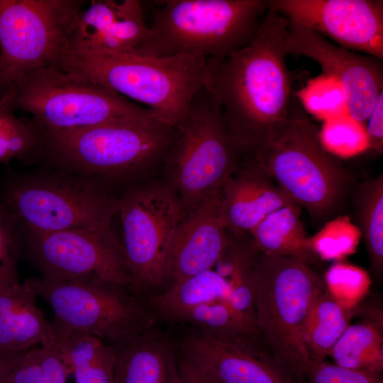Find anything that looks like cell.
I'll list each match as a JSON object with an SVG mask.
<instances>
[{
    "instance_id": "11",
    "label": "cell",
    "mask_w": 383,
    "mask_h": 383,
    "mask_svg": "<svg viewBox=\"0 0 383 383\" xmlns=\"http://www.w3.org/2000/svg\"><path fill=\"white\" fill-rule=\"evenodd\" d=\"M118 213L130 289L140 296L165 284L169 251L183 218L181 204L167 182L154 183L127 192L119 199Z\"/></svg>"
},
{
    "instance_id": "36",
    "label": "cell",
    "mask_w": 383,
    "mask_h": 383,
    "mask_svg": "<svg viewBox=\"0 0 383 383\" xmlns=\"http://www.w3.org/2000/svg\"><path fill=\"white\" fill-rule=\"evenodd\" d=\"M20 250L13 219L0 210V290L19 283L17 264Z\"/></svg>"
},
{
    "instance_id": "31",
    "label": "cell",
    "mask_w": 383,
    "mask_h": 383,
    "mask_svg": "<svg viewBox=\"0 0 383 383\" xmlns=\"http://www.w3.org/2000/svg\"><path fill=\"white\" fill-rule=\"evenodd\" d=\"M0 162H7L34 151L39 135L30 123L13 114L9 92L0 90Z\"/></svg>"
},
{
    "instance_id": "29",
    "label": "cell",
    "mask_w": 383,
    "mask_h": 383,
    "mask_svg": "<svg viewBox=\"0 0 383 383\" xmlns=\"http://www.w3.org/2000/svg\"><path fill=\"white\" fill-rule=\"evenodd\" d=\"M70 374L55 341L27 350L0 383H67Z\"/></svg>"
},
{
    "instance_id": "7",
    "label": "cell",
    "mask_w": 383,
    "mask_h": 383,
    "mask_svg": "<svg viewBox=\"0 0 383 383\" xmlns=\"http://www.w3.org/2000/svg\"><path fill=\"white\" fill-rule=\"evenodd\" d=\"M163 161L167 183L185 216L219 194L242 154L225 124L219 102L206 87L194 96Z\"/></svg>"
},
{
    "instance_id": "10",
    "label": "cell",
    "mask_w": 383,
    "mask_h": 383,
    "mask_svg": "<svg viewBox=\"0 0 383 383\" xmlns=\"http://www.w3.org/2000/svg\"><path fill=\"white\" fill-rule=\"evenodd\" d=\"M28 286L51 306L53 323L95 335L111 344L153 327V316L128 287L101 280L28 279Z\"/></svg>"
},
{
    "instance_id": "38",
    "label": "cell",
    "mask_w": 383,
    "mask_h": 383,
    "mask_svg": "<svg viewBox=\"0 0 383 383\" xmlns=\"http://www.w3.org/2000/svg\"><path fill=\"white\" fill-rule=\"evenodd\" d=\"M179 383H223L199 360L181 352Z\"/></svg>"
},
{
    "instance_id": "5",
    "label": "cell",
    "mask_w": 383,
    "mask_h": 383,
    "mask_svg": "<svg viewBox=\"0 0 383 383\" xmlns=\"http://www.w3.org/2000/svg\"><path fill=\"white\" fill-rule=\"evenodd\" d=\"M243 158L261 168L315 220L331 216L348 188L347 170L323 147L319 128L294 91L288 123L280 138Z\"/></svg>"
},
{
    "instance_id": "15",
    "label": "cell",
    "mask_w": 383,
    "mask_h": 383,
    "mask_svg": "<svg viewBox=\"0 0 383 383\" xmlns=\"http://www.w3.org/2000/svg\"><path fill=\"white\" fill-rule=\"evenodd\" d=\"M268 6L339 46L383 60L382 0H268Z\"/></svg>"
},
{
    "instance_id": "12",
    "label": "cell",
    "mask_w": 383,
    "mask_h": 383,
    "mask_svg": "<svg viewBox=\"0 0 383 383\" xmlns=\"http://www.w3.org/2000/svg\"><path fill=\"white\" fill-rule=\"evenodd\" d=\"M119 199L107 194L93 179L50 177L13 186L6 203L30 231L110 229Z\"/></svg>"
},
{
    "instance_id": "19",
    "label": "cell",
    "mask_w": 383,
    "mask_h": 383,
    "mask_svg": "<svg viewBox=\"0 0 383 383\" xmlns=\"http://www.w3.org/2000/svg\"><path fill=\"white\" fill-rule=\"evenodd\" d=\"M220 194L226 228L234 236L250 234L267 215L294 201L266 172L245 158Z\"/></svg>"
},
{
    "instance_id": "27",
    "label": "cell",
    "mask_w": 383,
    "mask_h": 383,
    "mask_svg": "<svg viewBox=\"0 0 383 383\" xmlns=\"http://www.w3.org/2000/svg\"><path fill=\"white\" fill-rule=\"evenodd\" d=\"M354 205L361 238L374 271L383 267V174L368 179L355 190Z\"/></svg>"
},
{
    "instance_id": "35",
    "label": "cell",
    "mask_w": 383,
    "mask_h": 383,
    "mask_svg": "<svg viewBox=\"0 0 383 383\" xmlns=\"http://www.w3.org/2000/svg\"><path fill=\"white\" fill-rule=\"evenodd\" d=\"M116 354L106 343L87 351L71 365L75 383H113Z\"/></svg>"
},
{
    "instance_id": "18",
    "label": "cell",
    "mask_w": 383,
    "mask_h": 383,
    "mask_svg": "<svg viewBox=\"0 0 383 383\" xmlns=\"http://www.w3.org/2000/svg\"><path fill=\"white\" fill-rule=\"evenodd\" d=\"M228 239L219 192L190 211L180 221L167 257L165 283H168L169 287L212 270Z\"/></svg>"
},
{
    "instance_id": "37",
    "label": "cell",
    "mask_w": 383,
    "mask_h": 383,
    "mask_svg": "<svg viewBox=\"0 0 383 383\" xmlns=\"http://www.w3.org/2000/svg\"><path fill=\"white\" fill-rule=\"evenodd\" d=\"M306 379L308 383H383L380 372L345 368L325 361L311 365Z\"/></svg>"
},
{
    "instance_id": "8",
    "label": "cell",
    "mask_w": 383,
    "mask_h": 383,
    "mask_svg": "<svg viewBox=\"0 0 383 383\" xmlns=\"http://www.w3.org/2000/svg\"><path fill=\"white\" fill-rule=\"evenodd\" d=\"M177 132L176 125L157 118L116 121L39 135L35 150L72 171L118 177L163 160Z\"/></svg>"
},
{
    "instance_id": "22",
    "label": "cell",
    "mask_w": 383,
    "mask_h": 383,
    "mask_svg": "<svg viewBox=\"0 0 383 383\" xmlns=\"http://www.w3.org/2000/svg\"><path fill=\"white\" fill-rule=\"evenodd\" d=\"M228 235V242L214 271L227 282L233 308L256 331L255 298L260 252L250 234Z\"/></svg>"
},
{
    "instance_id": "32",
    "label": "cell",
    "mask_w": 383,
    "mask_h": 383,
    "mask_svg": "<svg viewBox=\"0 0 383 383\" xmlns=\"http://www.w3.org/2000/svg\"><path fill=\"white\" fill-rule=\"evenodd\" d=\"M320 141L326 151L338 158H349L368 150L364 123L348 115L323 121L319 129Z\"/></svg>"
},
{
    "instance_id": "39",
    "label": "cell",
    "mask_w": 383,
    "mask_h": 383,
    "mask_svg": "<svg viewBox=\"0 0 383 383\" xmlns=\"http://www.w3.org/2000/svg\"><path fill=\"white\" fill-rule=\"evenodd\" d=\"M365 127L368 140V150L376 155H382L383 150V91L377 100L367 118Z\"/></svg>"
},
{
    "instance_id": "3",
    "label": "cell",
    "mask_w": 383,
    "mask_h": 383,
    "mask_svg": "<svg viewBox=\"0 0 383 383\" xmlns=\"http://www.w3.org/2000/svg\"><path fill=\"white\" fill-rule=\"evenodd\" d=\"M268 9V0L163 1L153 10L150 35L132 52L223 59L253 40Z\"/></svg>"
},
{
    "instance_id": "17",
    "label": "cell",
    "mask_w": 383,
    "mask_h": 383,
    "mask_svg": "<svg viewBox=\"0 0 383 383\" xmlns=\"http://www.w3.org/2000/svg\"><path fill=\"white\" fill-rule=\"evenodd\" d=\"M258 342L213 338L195 329L182 337L178 347L223 383H296Z\"/></svg>"
},
{
    "instance_id": "30",
    "label": "cell",
    "mask_w": 383,
    "mask_h": 383,
    "mask_svg": "<svg viewBox=\"0 0 383 383\" xmlns=\"http://www.w3.org/2000/svg\"><path fill=\"white\" fill-rule=\"evenodd\" d=\"M361 233L348 216H338L327 221L314 235L308 236L310 252L323 260H340L355 253Z\"/></svg>"
},
{
    "instance_id": "16",
    "label": "cell",
    "mask_w": 383,
    "mask_h": 383,
    "mask_svg": "<svg viewBox=\"0 0 383 383\" xmlns=\"http://www.w3.org/2000/svg\"><path fill=\"white\" fill-rule=\"evenodd\" d=\"M150 33L140 1H91L78 16L67 51L84 55L123 54L139 47Z\"/></svg>"
},
{
    "instance_id": "34",
    "label": "cell",
    "mask_w": 383,
    "mask_h": 383,
    "mask_svg": "<svg viewBox=\"0 0 383 383\" xmlns=\"http://www.w3.org/2000/svg\"><path fill=\"white\" fill-rule=\"evenodd\" d=\"M323 279L327 292L348 308H353L370 285V277L364 270L345 262L332 265Z\"/></svg>"
},
{
    "instance_id": "23",
    "label": "cell",
    "mask_w": 383,
    "mask_h": 383,
    "mask_svg": "<svg viewBox=\"0 0 383 383\" xmlns=\"http://www.w3.org/2000/svg\"><path fill=\"white\" fill-rule=\"evenodd\" d=\"M301 209L292 201L267 215L252 229L250 235L262 255L296 257L308 263L313 260Z\"/></svg>"
},
{
    "instance_id": "28",
    "label": "cell",
    "mask_w": 383,
    "mask_h": 383,
    "mask_svg": "<svg viewBox=\"0 0 383 383\" xmlns=\"http://www.w3.org/2000/svg\"><path fill=\"white\" fill-rule=\"evenodd\" d=\"M176 322L189 323L213 338L258 339L255 328L233 308L228 299L196 306L181 315Z\"/></svg>"
},
{
    "instance_id": "41",
    "label": "cell",
    "mask_w": 383,
    "mask_h": 383,
    "mask_svg": "<svg viewBox=\"0 0 383 383\" xmlns=\"http://www.w3.org/2000/svg\"><path fill=\"white\" fill-rule=\"evenodd\" d=\"M1 88V78H0V89Z\"/></svg>"
},
{
    "instance_id": "24",
    "label": "cell",
    "mask_w": 383,
    "mask_h": 383,
    "mask_svg": "<svg viewBox=\"0 0 383 383\" xmlns=\"http://www.w3.org/2000/svg\"><path fill=\"white\" fill-rule=\"evenodd\" d=\"M227 282L210 270L187 277L150 298L146 304L152 316L177 321L189 310L199 305L229 298Z\"/></svg>"
},
{
    "instance_id": "4",
    "label": "cell",
    "mask_w": 383,
    "mask_h": 383,
    "mask_svg": "<svg viewBox=\"0 0 383 383\" xmlns=\"http://www.w3.org/2000/svg\"><path fill=\"white\" fill-rule=\"evenodd\" d=\"M325 289L323 278L308 262L260 252L255 298L258 339L296 383L306 379L310 361L306 326L315 300Z\"/></svg>"
},
{
    "instance_id": "2",
    "label": "cell",
    "mask_w": 383,
    "mask_h": 383,
    "mask_svg": "<svg viewBox=\"0 0 383 383\" xmlns=\"http://www.w3.org/2000/svg\"><path fill=\"white\" fill-rule=\"evenodd\" d=\"M58 67L142 104L173 125L186 115L209 76L208 61L187 55L157 57L132 52L84 55L67 51Z\"/></svg>"
},
{
    "instance_id": "26",
    "label": "cell",
    "mask_w": 383,
    "mask_h": 383,
    "mask_svg": "<svg viewBox=\"0 0 383 383\" xmlns=\"http://www.w3.org/2000/svg\"><path fill=\"white\" fill-rule=\"evenodd\" d=\"M328 356L334 364L343 367L382 373V327L368 320L350 324L333 346Z\"/></svg>"
},
{
    "instance_id": "21",
    "label": "cell",
    "mask_w": 383,
    "mask_h": 383,
    "mask_svg": "<svg viewBox=\"0 0 383 383\" xmlns=\"http://www.w3.org/2000/svg\"><path fill=\"white\" fill-rule=\"evenodd\" d=\"M35 298L26 281L0 290V350L26 352L56 341L52 323Z\"/></svg>"
},
{
    "instance_id": "33",
    "label": "cell",
    "mask_w": 383,
    "mask_h": 383,
    "mask_svg": "<svg viewBox=\"0 0 383 383\" xmlns=\"http://www.w3.org/2000/svg\"><path fill=\"white\" fill-rule=\"evenodd\" d=\"M309 114L324 121L348 115L344 92L340 85L325 74L310 79L294 92Z\"/></svg>"
},
{
    "instance_id": "1",
    "label": "cell",
    "mask_w": 383,
    "mask_h": 383,
    "mask_svg": "<svg viewBox=\"0 0 383 383\" xmlns=\"http://www.w3.org/2000/svg\"><path fill=\"white\" fill-rule=\"evenodd\" d=\"M287 23L269 8L249 44L225 58L208 61L206 87L219 102L242 157L275 142L287 125L294 83L286 62Z\"/></svg>"
},
{
    "instance_id": "13",
    "label": "cell",
    "mask_w": 383,
    "mask_h": 383,
    "mask_svg": "<svg viewBox=\"0 0 383 383\" xmlns=\"http://www.w3.org/2000/svg\"><path fill=\"white\" fill-rule=\"evenodd\" d=\"M29 249L44 279L101 280L130 289L123 245L111 229L30 231Z\"/></svg>"
},
{
    "instance_id": "9",
    "label": "cell",
    "mask_w": 383,
    "mask_h": 383,
    "mask_svg": "<svg viewBox=\"0 0 383 383\" xmlns=\"http://www.w3.org/2000/svg\"><path fill=\"white\" fill-rule=\"evenodd\" d=\"M82 0H0L1 89L36 69L57 67Z\"/></svg>"
},
{
    "instance_id": "6",
    "label": "cell",
    "mask_w": 383,
    "mask_h": 383,
    "mask_svg": "<svg viewBox=\"0 0 383 383\" xmlns=\"http://www.w3.org/2000/svg\"><path fill=\"white\" fill-rule=\"evenodd\" d=\"M3 89L9 92L13 109L32 115L30 123L39 135L116 121L163 120L150 109L60 67L34 70Z\"/></svg>"
},
{
    "instance_id": "25",
    "label": "cell",
    "mask_w": 383,
    "mask_h": 383,
    "mask_svg": "<svg viewBox=\"0 0 383 383\" xmlns=\"http://www.w3.org/2000/svg\"><path fill=\"white\" fill-rule=\"evenodd\" d=\"M353 309L338 301L326 289L318 296L305 331L310 366L324 361L328 356L333 346L350 325Z\"/></svg>"
},
{
    "instance_id": "14",
    "label": "cell",
    "mask_w": 383,
    "mask_h": 383,
    "mask_svg": "<svg viewBox=\"0 0 383 383\" xmlns=\"http://www.w3.org/2000/svg\"><path fill=\"white\" fill-rule=\"evenodd\" d=\"M284 46L287 55L303 56L316 62L323 74L341 87L348 115L364 123L383 91L382 60L329 42L313 30L288 20Z\"/></svg>"
},
{
    "instance_id": "20",
    "label": "cell",
    "mask_w": 383,
    "mask_h": 383,
    "mask_svg": "<svg viewBox=\"0 0 383 383\" xmlns=\"http://www.w3.org/2000/svg\"><path fill=\"white\" fill-rule=\"evenodd\" d=\"M115 351L113 383H179L174 345L153 327L111 344Z\"/></svg>"
},
{
    "instance_id": "40",
    "label": "cell",
    "mask_w": 383,
    "mask_h": 383,
    "mask_svg": "<svg viewBox=\"0 0 383 383\" xmlns=\"http://www.w3.org/2000/svg\"><path fill=\"white\" fill-rule=\"evenodd\" d=\"M26 352H4L0 350V382L17 365Z\"/></svg>"
}]
</instances>
